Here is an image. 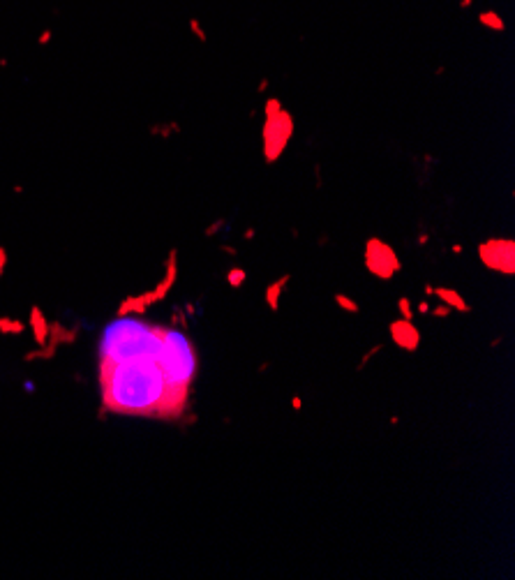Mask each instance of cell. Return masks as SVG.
<instances>
[{"label":"cell","instance_id":"52a82bcc","mask_svg":"<svg viewBox=\"0 0 515 580\" xmlns=\"http://www.w3.org/2000/svg\"><path fill=\"white\" fill-rule=\"evenodd\" d=\"M338 303H340V306H344L347 310H356V303H349V301L344 299V296H338Z\"/></svg>","mask_w":515,"mask_h":580},{"label":"cell","instance_id":"7a4b0ae2","mask_svg":"<svg viewBox=\"0 0 515 580\" xmlns=\"http://www.w3.org/2000/svg\"><path fill=\"white\" fill-rule=\"evenodd\" d=\"M157 363L164 370L176 400L183 405L187 389L197 373V356H194L192 343L176 329H162V350H159Z\"/></svg>","mask_w":515,"mask_h":580},{"label":"cell","instance_id":"5b68a950","mask_svg":"<svg viewBox=\"0 0 515 580\" xmlns=\"http://www.w3.org/2000/svg\"><path fill=\"white\" fill-rule=\"evenodd\" d=\"M390 333H393L395 343L404 347V350H416L418 345V331L413 329L409 322H395L390 326Z\"/></svg>","mask_w":515,"mask_h":580},{"label":"cell","instance_id":"277c9868","mask_svg":"<svg viewBox=\"0 0 515 580\" xmlns=\"http://www.w3.org/2000/svg\"><path fill=\"white\" fill-rule=\"evenodd\" d=\"M367 266H370V271H374L377 275H381V278H388V275L397 268L395 255L388 248H383L379 241H372L367 245Z\"/></svg>","mask_w":515,"mask_h":580},{"label":"cell","instance_id":"8992f818","mask_svg":"<svg viewBox=\"0 0 515 580\" xmlns=\"http://www.w3.org/2000/svg\"><path fill=\"white\" fill-rule=\"evenodd\" d=\"M439 294L444 296V301L453 303L455 308H460V310H467V303H464V301H460V299H458V294H453V292H439Z\"/></svg>","mask_w":515,"mask_h":580},{"label":"cell","instance_id":"6da1fadb","mask_svg":"<svg viewBox=\"0 0 515 580\" xmlns=\"http://www.w3.org/2000/svg\"><path fill=\"white\" fill-rule=\"evenodd\" d=\"M159 345L120 361H102V391L109 409L120 414H169L183 405L176 400L164 370L159 368Z\"/></svg>","mask_w":515,"mask_h":580},{"label":"cell","instance_id":"3957f363","mask_svg":"<svg viewBox=\"0 0 515 580\" xmlns=\"http://www.w3.org/2000/svg\"><path fill=\"white\" fill-rule=\"evenodd\" d=\"M481 257H483V262L492 268L513 271V243H509V241H492L488 245H483Z\"/></svg>","mask_w":515,"mask_h":580},{"label":"cell","instance_id":"ba28073f","mask_svg":"<svg viewBox=\"0 0 515 580\" xmlns=\"http://www.w3.org/2000/svg\"><path fill=\"white\" fill-rule=\"evenodd\" d=\"M241 278H245V275H241V273H231V285H241Z\"/></svg>","mask_w":515,"mask_h":580}]
</instances>
